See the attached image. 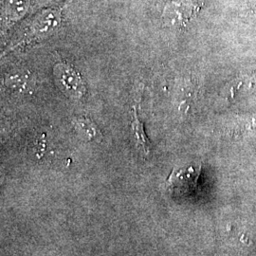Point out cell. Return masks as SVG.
<instances>
[{
    "label": "cell",
    "mask_w": 256,
    "mask_h": 256,
    "mask_svg": "<svg viewBox=\"0 0 256 256\" xmlns=\"http://www.w3.org/2000/svg\"><path fill=\"white\" fill-rule=\"evenodd\" d=\"M200 172V164H192L180 169H174L167 178V190L176 196L191 194L196 187Z\"/></svg>",
    "instance_id": "cell-1"
},
{
    "label": "cell",
    "mask_w": 256,
    "mask_h": 256,
    "mask_svg": "<svg viewBox=\"0 0 256 256\" xmlns=\"http://www.w3.org/2000/svg\"><path fill=\"white\" fill-rule=\"evenodd\" d=\"M28 7V0H7L6 14L9 18L18 19L23 16Z\"/></svg>",
    "instance_id": "cell-6"
},
{
    "label": "cell",
    "mask_w": 256,
    "mask_h": 256,
    "mask_svg": "<svg viewBox=\"0 0 256 256\" xmlns=\"http://www.w3.org/2000/svg\"><path fill=\"white\" fill-rule=\"evenodd\" d=\"M74 126L79 134L88 140H101L102 135L99 129L92 120L86 118H79L74 120Z\"/></svg>",
    "instance_id": "cell-5"
},
{
    "label": "cell",
    "mask_w": 256,
    "mask_h": 256,
    "mask_svg": "<svg viewBox=\"0 0 256 256\" xmlns=\"http://www.w3.org/2000/svg\"><path fill=\"white\" fill-rule=\"evenodd\" d=\"M61 9H48L41 12L36 18L34 19L30 25V34L32 39L42 38L48 36V32L60 23Z\"/></svg>",
    "instance_id": "cell-3"
},
{
    "label": "cell",
    "mask_w": 256,
    "mask_h": 256,
    "mask_svg": "<svg viewBox=\"0 0 256 256\" xmlns=\"http://www.w3.org/2000/svg\"><path fill=\"white\" fill-rule=\"evenodd\" d=\"M54 76L63 92L72 99H81L86 88L81 76L72 66L64 63L55 64Z\"/></svg>",
    "instance_id": "cell-2"
},
{
    "label": "cell",
    "mask_w": 256,
    "mask_h": 256,
    "mask_svg": "<svg viewBox=\"0 0 256 256\" xmlns=\"http://www.w3.org/2000/svg\"><path fill=\"white\" fill-rule=\"evenodd\" d=\"M132 114L134 116V120L132 122V130H133V134H134L135 140L137 142L138 147L144 155L148 156L150 152L149 140L147 138L146 135L144 134V124L140 122V120L138 119L137 110L135 108H133Z\"/></svg>",
    "instance_id": "cell-4"
}]
</instances>
